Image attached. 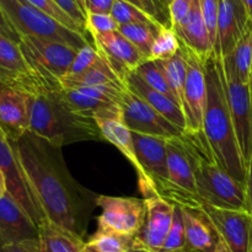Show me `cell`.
I'll list each match as a JSON object with an SVG mask.
<instances>
[{
  "mask_svg": "<svg viewBox=\"0 0 252 252\" xmlns=\"http://www.w3.org/2000/svg\"><path fill=\"white\" fill-rule=\"evenodd\" d=\"M76 24L80 26V29L88 34L86 30V15L80 7L79 2L76 0H54Z\"/></svg>",
  "mask_w": 252,
  "mask_h": 252,
  "instance_id": "41",
  "label": "cell"
},
{
  "mask_svg": "<svg viewBox=\"0 0 252 252\" xmlns=\"http://www.w3.org/2000/svg\"><path fill=\"white\" fill-rule=\"evenodd\" d=\"M122 120L130 132L152 137L164 138L166 140L181 138L185 132L162 117L149 103L126 88L122 97Z\"/></svg>",
  "mask_w": 252,
  "mask_h": 252,
  "instance_id": "9",
  "label": "cell"
},
{
  "mask_svg": "<svg viewBox=\"0 0 252 252\" xmlns=\"http://www.w3.org/2000/svg\"><path fill=\"white\" fill-rule=\"evenodd\" d=\"M0 7L20 37L31 36L62 42L76 51L90 44L83 34L64 27L27 0H0Z\"/></svg>",
  "mask_w": 252,
  "mask_h": 252,
  "instance_id": "5",
  "label": "cell"
},
{
  "mask_svg": "<svg viewBox=\"0 0 252 252\" xmlns=\"http://www.w3.org/2000/svg\"><path fill=\"white\" fill-rule=\"evenodd\" d=\"M180 49H181V41L177 37L174 29L162 27L153 43L150 59L166 61V59L174 57Z\"/></svg>",
  "mask_w": 252,
  "mask_h": 252,
  "instance_id": "32",
  "label": "cell"
},
{
  "mask_svg": "<svg viewBox=\"0 0 252 252\" xmlns=\"http://www.w3.org/2000/svg\"><path fill=\"white\" fill-rule=\"evenodd\" d=\"M93 252H94V251H93Z\"/></svg>",
  "mask_w": 252,
  "mask_h": 252,
  "instance_id": "55",
  "label": "cell"
},
{
  "mask_svg": "<svg viewBox=\"0 0 252 252\" xmlns=\"http://www.w3.org/2000/svg\"><path fill=\"white\" fill-rule=\"evenodd\" d=\"M166 74L167 81L176 96L177 102L182 107V100H184V89L185 83H186V74H187V64L186 58L182 48L175 54L171 58L166 61H159Z\"/></svg>",
  "mask_w": 252,
  "mask_h": 252,
  "instance_id": "29",
  "label": "cell"
},
{
  "mask_svg": "<svg viewBox=\"0 0 252 252\" xmlns=\"http://www.w3.org/2000/svg\"><path fill=\"white\" fill-rule=\"evenodd\" d=\"M243 1V4L245 5L246 10H248L249 15H250L251 20H252V0H241Z\"/></svg>",
  "mask_w": 252,
  "mask_h": 252,
  "instance_id": "48",
  "label": "cell"
},
{
  "mask_svg": "<svg viewBox=\"0 0 252 252\" xmlns=\"http://www.w3.org/2000/svg\"><path fill=\"white\" fill-rule=\"evenodd\" d=\"M185 58L187 64L186 83L184 89V100H182V110L186 117V133L189 134H203V115L206 107L207 84H206V69L204 62L185 44L181 43Z\"/></svg>",
  "mask_w": 252,
  "mask_h": 252,
  "instance_id": "8",
  "label": "cell"
},
{
  "mask_svg": "<svg viewBox=\"0 0 252 252\" xmlns=\"http://www.w3.org/2000/svg\"><path fill=\"white\" fill-rule=\"evenodd\" d=\"M76 1L79 2V5H80V7L83 9V11L85 12L86 15V0H76Z\"/></svg>",
  "mask_w": 252,
  "mask_h": 252,
  "instance_id": "49",
  "label": "cell"
},
{
  "mask_svg": "<svg viewBox=\"0 0 252 252\" xmlns=\"http://www.w3.org/2000/svg\"><path fill=\"white\" fill-rule=\"evenodd\" d=\"M194 0H172L169 5L170 19H171L172 29L179 26L191 12Z\"/></svg>",
  "mask_w": 252,
  "mask_h": 252,
  "instance_id": "40",
  "label": "cell"
},
{
  "mask_svg": "<svg viewBox=\"0 0 252 252\" xmlns=\"http://www.w3.org/2000/svg\"><path fill=\"white\" fill-rule=\"evenodd\" d=\"M201 2L202 15H203L204 22L208 29L209 37H211L212 44L216 43L217 29H218V16H219V0H199Z\"/></svg>",
  "mask_w": 252,
  "mask_h": 252,
  "instance_id": "39",
  "label": "cell"
},
{
  "mask_svg": "<svg viewBox=\"0 0 252 252\" xmlns=\"http://www.w3.org/2000/svg\"><path fill=\"white\" fill-rule=\"evenodd\" d=\"M115 0H86V14H111Z\"/></svg>",
  "mask_w": 252,
  "mask_h": 252,
  "instance_id": "43",
  "label": "cell"
},
{
  "mask_svg": "<svg viewBox=\"0 0 252 252\" xmlns=\"http://www.w3.org/2000/svg\"><path fill=\"white\" fill-rule=\"evenodd\" d=\"M86 245L94 252H130L134 250V236L98 229Z\"/></svg>",
  "mask_w": 252,
  "mask_h": 252,
  "instance_id": "28",
  "label": "cell"
},
{
  "mask_svg": "<svg viewBox=\"0 0 252 252\" xmlns=\"http://www.w3.org/2000/svg\"><path fill=\"white\" fill-rule=\"evenodd\" d=\"M0 167L6 179L7 192L22 207L37 226L48 221L38 197L22 167L11 140L0 129Z\"/></svg>",
  "mask_w": 252,
  "mask_h": 252,
  "instance_id": "7",
  "label": "cell"
},
{
  "mask_svg": "<svg viewBox=\"0 0 252 252\" xmlns=\"http://www.w3.org/2000/svg\"><path fill=\"white\" fill-rule=\"evenodd\" d=\"M207 97L203 115V134L214 162L246 186V166L236 139L220 59L214 54L204 62Z\"/></svg>",
  "mask_w": 252,
  "mask_h": 252,
  "instance_id": "2",
  "label": "cell"
},
{
  "mask_svg": "<svg viewBox=\"0 0 252 252\" xmlns=\"http://www.w3.org/2000/svg\"><path fill=\"white\" fill-rule=\"evenodd\" d=\"M186 248V236H185L184 218H182V209L180 206L175 204L174 219H172L171 229L169 231L166 241L162 246L161 252H171Z\"/></svg>",
  "mask_w": 252,
  "mask_h": 252,
  "instance_id": "36",
  "label": "cell"
},
{
  "mask_svg": "<svg viewBox=\"0 0 252 252\" xmlns=\"http://www.w3.org/2000/svg\"><path fill=\"white\" fill-rule=\"evenodd\" d=\"M12 144L48 220L83 238L84 225L79 220L68 177L53 161L46 142L29 132Z\"/></svg>",
  "mask_w": 252,
  "mask_h": 252,
  "instance_id": "1",
  "label": "cell"
},
{
  "mask_svg": "<svg viewBox=\"0 0 252 252\" xmlns=\"http://www.w3.org/2000/svg\"><path fill=\"white\" fill-rule=\"evenodd\" d=\"M126 85H127L133 93L137 94L139 97H142L145 102L149 103V105L152 106L155 111H158L162 117H165L169 122H171L172 125L176 126L179 129H181L182 132L186 133V117H185L184 110H182V107L180 106V103L177 102V101L172 100L169 96L164 95V94L159 93V91L150 88V86L147 85L134 71L128 74L127 80H126Z\"/></svg>",
  "mask_w": 252,
  "mask_h": 252,
  "instance_id": "21",
  "label": "cell"
},
{
  "mask_svg": "<svg viewBox=\"0 0 252 252\" xmlns=\"http://www.w3.org/2000/svg\"><path fill=\"white\" fill-rule=\"evenodd\" d=\"M0 85L31 96L51 91L25 58L20 44L0 34Z\"/></svg>",
  "mask_w": 252,
  "mask_h": 252,
  "instance_id": "10",
  "label": "cell"
},
{
  "mask_svg": "<svg viewBox=\"0 0 252 252\" xmlns=\"http://www.w3.org/2000/svg\"><path fill=\"white\" fill-rule=\"evenodd\" d=\"M194 211V209H193ZM196 211L202 212L233 252H251L252 216L249 211L217 208L201 201Z\"/></svg>",
  "mask_w": 252,
  "mask_h": 252,
  "instance_id": "12",
  "label": "cell"
},
{
  "mask_svg": "<svg viewBox=\"0 0 252 252\" xmlns=\"http://www.w3.org/2000/svg\"><path fill=\"white\" fill-rule=\"evenodd\" d=\"M29 2H31L32 5H34L36 7H38L41 11H43L44 14H47L48 16H51L52 19H54L56 21H58L59 24L63 25L66 29L71 30L74 32H78V33L83 34L84 37L88 38V34L80 29L78 24L57 4L54 0H27Z\"/></svg>",
  "mask_w": 252,
  "mask_h": 252,
  "instance_id": "34",
  "label": "cell"
},
{
  "mask_svg": "<svg viewBox=\"0 0 252 252\" xmlns=\"http://www.w3.org/2000/svg\"><path fill=\"white\" fill-rule=\"evenodd\" d=\"M162 27L153 26V25H142V24H133V25H122L118 27V31L128 39L132 42L148 59H150L152 54V47L157 38L158 33Z\"/></svg>",
  "mask_w": 252,
  "mask_h": 252,
  "instance_id": "30",
  "label": "cell"
},
{
  "mask_svg": "<svg viewBox=\"0 0 252 252\" xmlns=\"http://www.w3.org/2000/svg\"><path fill=\"white\" fill-rule=\"evenodd\" d=\"M38 233L41 252H93L81 236L49 220L39 226Z\"/></svg>",
  "mask_w": 252,
  "mask_h": 252,
  "instance_id": "26",
  "label": "cell"
},
{
  "mask_svg": "<svg viewBox=\"0 0 252 252\" xmlns=\"http://www.w3.org/2000/svg\"><path fill=\"white\" fill-rule=\"evenodd\" d=\"M19 44L30 66L47 88L51 91L62 89L61 81L68 74L78 51L62 42L31 36H22Z\"/></svg>",
  "mask_w": 252,
  "mask_h": 252,
  "instance_id": "6",
  "label": "cell"
},
{
  "mask_svg": "<svg viewBox=\"0 0 252 252\" xmlns=\"http://www.w3.org/2000/svg\"><path fill=\"white\" fill-rule=\"evenodd\" d=\"M61 85L63 89H78L100 85H126V84L121 81L107 61L100 56V59L85 73L74 78L63 79Z\"/></svg>",
  "mask_w": 252,
  "mask_h": 252,
  "instance_id": "27",
  "label": "cell"
},
{
  "mask_svg": "<svg viewBox=\"0 0 252 252\" xmlns=\"http://www.w3.org/2000/svg\"><path fill=\"white\" fill-rule=\"evenodd\" d=\"M96 204L102 209L97 219L98 229L135 236L144 225L147 218L145 199L98 196Z\"/></svg>",
  "mask_w": 252,
  "mask_h": 252,
  "instance_id": "11",
  "label": "cell"
},
{
  "mask_svg": "<svg viewBox=\"0 0 252 252\" xmlns=\"http://www.w3.org/2000/svg\"><path fill=\"white\" fill-rule=\"evenodd\" d=\"M38 226L9 192L0 199V248L27 240H38Z\"/></svg>",
  "mask_w": 252,
  "mask_h": 252,
  "instance_id": "18",
  "label": "cell"
},
{
  "mask_svg": "<svg viewBox=\"0 0 252 252\" xmlns=\"http://www.w3.org/2000/svg\"><path fill=\"white\" fill-rule=\"evenodd\" d=\"M252 27V20L241 0H219V16L213 54L223 59Z\"/></svg>",
  "mask_w": 252,
  "mask_h": 252,
  "instance_id": "14",
  "label": "cell"
},
{
  "mask_svg": "<svg viewBox=\"0 0 252 252\" xmlns=\"http://www.w3.org/2000/svg\"><path fill=\"white\" fill-rule=\"evenodd\" d=\"M125 1L142 10L161 27L172 29L169 7L165 6L160 0H125Z\"/></svg>",
  "mask_w": 252,
  "mask_h": 252,
  "instance_id": "35",
  "label": "cell"
},
{
  "mask_svg": "<svg viewBox=\"0 0 252 252\" xmlns=\"http://www.w3.org/2000/svg\"><path fill=\"white\" fill-rule=\"evenodd\" d=\"M113 19L116 20L120 26L122 25H133V24H142V25H153V26H160L150 16H148L145 12L139 10L138 7L133 6L129 2L125 0H115L112 11H111ZM161 27V26H160Z\"/></svg>",
  "mask_w": 252,
  "mask_h": 252,
  "instance_id": "33",
  "label": "cell"
},
{
  "mask_svg": "<svg viewBox=\"0 0 252 252\" xmlns=\"http://www.w3.org/2000/svg\"><path fill=\"white\" fill-rule=\"evenodd\" d=\"M174 31L181 43L198 54L201 58L207 59L213 54V44L202 15L199 0H194L189 16L179 26L174 27Z\"/></svg>",
  "mask_w": 252,
  "mask_h": 252,
  "instance_id": "22",
  "label": "cell"
},
{
  "mask_svg": "<svg viewBox=\"0 0 252 252\" xmlns=\"http://www.w3.org/2000/svg\"><path fill=\"white\" fill-rule=\"evenodd\" d=\"M0 34L7 37V38L11 39V41L17 42V43H20V39H21L20 34L15 31V29L11 26L9 20H7L6 16L4 15L1 7H0Z\"/></svg>",
  "mask_w": 252,
  "mask_h": 252,
  "instance_id": "44",
  "label": "cell"
},
{
  "mask_svg": "<svg viewBox=\"0 0 252 252\" xmlns=\"http://www.w3.org/2000/svg\"><path fill=\"white\" fill-rule=\"evenodd\" d=\"M98 59H100V54H98L95 46L88 44V46H85L84 48H81L80 51H78V53H76L75 58H74L70 69H69L65 78H74V76H78L80 75V74L85 73V71L88 70V69H90Z\"/></svg>",
  "mask_w": 252,
  "mask_h": 252,
  "instance_id": "37",
  "label": "cell"
},
{
  "mask_svg": "<svg viewBox=\"0 0 252 252\" xmlns=\"http://www.w3.org/2000/svg\"><path fill=\"white\" fill-rule=\"evenodd\" d=\"M160 1H161L162 4L165 5V6H167V7H169V5L171 4V1H172V0H160Z\"/></svg>",
  "mask_w": 252,
  "mask_h": 252,
  "instance_id": "51",
  "label": "cell"
},
{
  "mask_svg": "<svg viewBox=\"0 0 252 252\" xmlns=\"http://www.w3.org/2000/svg\"><path fill=\"white\" fill-rule=\"evenodd\" d=\"M118 27L120 25L116 22L111 14H94V12L86 14V30L91 36L118 31Z\"/></svg>",
  "mask_w": 252,
  "mask_h": 252,
  "instance_id": "38",
  "label": "cell"
},
{
  "mask_svg": "<svg viewBox=\"0 0 252 252\" xmlns=\"http://www.w3.org/2000/svg\"><path fill=\"white\" fill-rule=\"evenodd\" d=\"M147 218L143 228L134 236V250L161 252L174 219L175 204L159 194L144 198Z\"/></svg>",
  "mask_w": 252,
  "mask_h": 252,
  "instance_id": "13",
  "label": "cell"
},
{
  "mask_svg": "<svg viewBox=\"0 0 252 252\" xmlns=\"http://www.w3.org/2000/svg\"><path fill=\"white\" fill-rule=\"evenodd\" d=\"M130 252H149V251H145V250H132Z\"/></svg>",
  "mask_w": 252,
  "mask_h": 252,
  "instance_id": "53",
  "label": "cell"
},
{
  "mask_svg": "<svg viewBox=\"0 0 252 252\" xmlns=\"http://www.w3.org/2000/svg\"><path fill=\"white\" fill-rule=\"evenodd\" d=\"M229 110L241 157L248 171L252 155V101L249 84L225 80Z\"/></svg>",
  "mask_w": 252,
  "mask_h": 252,
  "instance_id": "16",
  "label": "cell"
},
{
  "mask_svg": "<svg viewBox=\"0 0 252 252\" xmlns=\"http://www.w3.org/2000/svg\"><path fill=\"white\" fill-rule=\"evenodd\" d=\"M0 252H41L38 240H27L0 248Z\"/></svg>",
  "mask_w": 252,
  "mask_h": 252,
  "instance_id": "42",
  "label": "cell"
},
{
  "mask_svg": "<svg viewBox=\"0 0 252 252\" xmlns=\"http://www.w3.org/2000/svg\"><path fill=\"white\" fill-rule=\"evenodd\" d=\"M171 252H197V251L189 250V249L185 248V249H181V250H176V251H171Z\"/></svg>",
  "mask_w": 252,
  "mask_h": 252,
  "instance_id": "50",
  "label": "cell"
},
{
  "mask_svg": "<svg viewBox=\"0 0 252 252\" xmlns=\"http://www.w3.org/2000/svg\"><path fill=\"white\" fill-rule=\"evenodd\" d=\"M251 252H252V250H251Z\"/></svg>",
  "mask_w": 252,
  "mask_h": 252,
  "instance_id": "54",
  "label": "cell"
},
{
  "mask_svg": "<svg viewBox=\"0 0 252 252\" xmlns=\"http://www.w3.org/2000/svg\"><path fill=\"white\" fill-rule=\"evenodd\" d=\"M7 192V186H6V179H5L4 171L0 167V199L6 194Z\"/></svg>",
  "mask_w": 252,
  "mask_h": 252,
  "instance_id": "46",
  "label": "cell"
},
{
  "mask_svg": "<svg viewBox=\"0 0 252 252\" xmlns=\"http://www.w3.org/2000/svg\"><path fill=\"white\" fill-rule=\"evenodd\" d=\"M134 73L152 89L164 94V95L169 96L172 100L177 101L176 96H175L174 91H172L171 86H170L169 81H167L166 74H165L164 69H162L159 61L148 59V61H145L144 63L140 64V65L135 69Z\"/></svg>",
  "mask_w": 252,
  "mask_h": 252,
  "instance_id": "31",
  "label": "cell"
},
{
  "mask_svg": "<svg viewBox=\"0 0 252 252\" xmlns=\"http://www.w3.org/2000/svg\"><path fill=\"white\" fill-rule=\"evenodd\" d=\"M182 209L186 248L197 252H214L219 241V235L211 220L202 212Z\"/></svg>",
  "mask_w": 252,
  "mask_h": 252,
  "instance_id": "24",
  "label": "cell"
},
{
  "mask_svg": "<svg viewBox=\"0 0 252 252\" xmlns=\"http://www.w3.org/2000/svg\"><path fill=\"white\" fill-rule=\"evenodd\" d=\"M91 37L98 54L107 61L122 83L126 84L128 74L148 61L147 57L120 31Z\"/></svg>",
  "mask_w": 252,
  "mask_h": 252,
  "instance_id": "15",
  "label": "cell"
},
{
  "mask_svg": "<svg viewBox=\"0 0 252 252\" xmlns=\"http://www.w3.org/2000/svg\"><path fill=\"white\" fill-rule=\"evenodd\" d=\"M246 193H248L249 212L252 216V155L248 165V171H246Z\"/></svg>",
  "mask_w": 252,
  "mask_h": 252,
  "instance_id": "45",
  "label": "cell"
},
{
  "mask_svg": "<svg viewBox=\"0 0 252 252\" xmlns=\"http://www.w3.org/2000/svg\"><path fill=\"white\" fill-rule=\"evenodd\" d=\"M193 165L197 196L217 208L249 211L246 186L214 162L204 134H185Z\"/></svg>",
  "mask_w": 252,
  "mask_h": 252,
  "instance_id": "4",
  "label": "cell"
},
{
  "mask_svg": "<svg viewBox=\"0 0 252 252\" xmlns=\"http://www.w3.org/2000/svg\"><path fill=\"white\" fill-rule=\"evenodd\" d=\"M220 61L226 81L250 83L252 76V27L238 42L235 48Z\"/></svg>",
  "mask_w": 252,
  "mask_h": 252,
  "instance_id": "25",
  "label": "cell"
},
{
  "mask_svg": "<svg viewBox=\"0 0 252 252\" xmlns=\"http://www.w3.org/2000/svg\"><path fill=\"white\" fill-rule=\"evenodd\" d=\"M135 154L142 169L157 186L169 182L167 169V140L132 132Z\"/></svg>",
  "mask_w": 252,
  "mask_h": 252,
  "instance_id": "20",
  "label": "cell"
},
{
  "mask_svg": "<svg viewBox=\"0 0 252 252\" xmlns=\"http://www.w3.org/2000/svg\"><path fill=\"white\" fill-rule=\"evenodd\" d=\"M32 96L0 85V129L11 142L30 132Z\"/></svg>",
  "mask_w": 252,
  "mask_h": 252,
  "instance_id": "17",
  "label": "cell"
},
{
  "mask_svg": "<svg viewBox=\"0 0 252 252\" xmlns=\"http://www.w3.org/2000/svg\"><path fill=\"white\" fill-rule=\"evenodd\" d=\"M249 88H250V95H251V101H252V76H251L250 83H249Z\"/></svg>",
  "mask_w": 252,
  "mask_h": 252,
  "instance_id": "52",
  "label": "cell"
},
{
  "mask_svg": "<svg viewBox=\"0 0 252 252\" xmlns=\"http://www.w3.org/2000/svg\"><path fill=\"white\" fill-rule=\"evenodd\" d=\"M214 252H233L230 250V248L228 246V244L225 243V241L223 240L221 238H219V241H218V245H217L216 250Z\"/></svg>",
  "mask_w": 252,
  "mask_h": 252,
  "instance_id": "47",
  "label": "cell"
},
{
  "mask_svg": "<svg viewBox=\"0 0 252 252\" xmlns=\"http://www.w3.org/2000/svg\"><path fill=\"white\" fill-rule=\"evenodd\" d=\"M95 121L102 133L103 139L115 145L137 170L138 176H139V189L144 198H149V197L158 194L154 182L145 174L144 170L138 162L132 132L123 123L122 118H97Z\"/></svg>",
  "mask_w": 252,
  "mask_h": 252,
  "instance_id": "19",
  "label": "cell"
},
{
  "mask_svg": "<svg viewBox=\"0 0 252 252\" xmlns=\"http://www.w3.org/2000/svg\"><path fill=\"white\" fill-rule=\"evenodd\" d=\"M59 90L32 96L30 133L53 148L80 140H105L96 121L71 111Z\"/></svg>",
  "mask_w": 252,
  "mask_h": 252,
  "instance_id": "3",
  "label": "cell"
},
{
  "mask_svg": "<svg viewBox=\"0 0 252 252\" xmlns=\"http://www.w3.org/2000/svg\"><path fill=\"white\" fill-rule=\"evenodd\" d=\"M166 150L169 181L184 191L197 194L193 165L185 143V135L181 138L167 140Z\"/></svg>",
  "mask_w": 252,
  "mask_h": 252,
  "instance_id": "23",
  "label": "cell"
}]
</instances>
